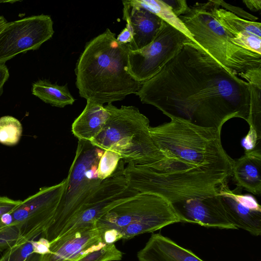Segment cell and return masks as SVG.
<instances>
[{
	"mask_svg": "<svg viewBox=\"0 0 261 261\" xmlns=\"http://www.w3.org/2000/svg\"><path fill=\"white\" fill-rule=\"evenodd\" d=\"M0 261H1V260H0Z\"/></svg>",
	"mask_w": 261,
	"mask_h": 261,
	"instance_id": "37",
	"label": "cell"
},
{
	"mask_svg": "<svg viewBox=\"0 0 261 261\" xmlns=\"http://www.w3.org/2000/svg\"><path fill=\"white\" fill-rule=\"evenodd\" d=\"M9 77V69L5 64H0V96L3 93V86Z\"/></svg>",
	"mask_w": 261,
	"mask_h": 261,
	"instance_id": "33",
	"label": "cell"
},
{
	"mask_svg": "<svg viewBox=\"0 0 261 261\" xmlns=\"http://www.w3.org/2000/svg\"><path fill=\"white\" fill-rule=\"evenodd\" d=\"M243 2L252 11L256 12L261 9L260 0H244Z\"/></svg>",
	"mask_w": 261,
	"mask_h": 261,
	"instance_id": "35",
	"label": "cell"
},
{
	"mask_svg": "<svg viewBox=\"0 0 261 261\" xmlns=\"http://www.w3.org/2000/svg\"><path fill=\"white\" fill-rule=\"evenodd\" d=\"M130 50L109 29L88 42L75 68L80 96L103 105L136 94L142 83L127 71Z\"/></svg>",
	"mask_w": 261,
	"mask_h": 261,
	"instance_id": "2",
	"label": "cell"
},
{
	"mask_svg": "<svg viewBox=\"0 0 261 261\" xmlns=\"http://www.w3.org/2000/svg\"><path fill=\"white\" fill-rule=\"evenodd\" d=\"M54 33L53 21L47 15L7 22L0 32V64L20 53L38 49Z\"/></svg>",
	"mask_w": 261,
	"mask_h": 261,
	"instance_id": "11",
	"label": "cell"
},
{
	"mask_svg": "<svg viewBox=\"0 0 261 261\" xmlns=\"http://www.w3.org/2000/svg\"><path fill=\"white\" fill-rule=\"evenodd\" d=\"M137 257L138 261H204L160 233H152Z\"/></svg>",
	"mask_w": 261,
	"mask_h": 261,
	"instance_id": "17",
	"label": "cell"
},
{
	"mask_svg": "<svg viewBox=\"0 0 261 261\" xmlns=\"http://www.w3.org/2000/svg\"><path fill=\"white\" fill-rule=\"evenodd\" d=\"M190 40L163 20L160 30L151 43L139 50L129 51L128 72L136 81L143 83L157 74Z\"/></svg>",
	"mask_w": 261,
	"mask_h": 261,
	"instance_id": "10",
	"label": "cell"
},
{
	"mask_svg": "<svg viewBox=\"0 0 261 261\" xmlns=\"http://www.w3.org/2000/svg\"><path fill=\"white\" fill-rule=\"evenodd\" d=\"M257 87H261L231 73L190 40L136 94L143 103L169 117L221 131L233 118L250 124L252 97Z\"/></svg>",
	"mask_w": 261,
	"mask_h": 261,
	"instance_id": "1",
	"label": "cell"
},
{
	"mask_svg": "<svg viewBox=\"0 0 261 261\" xmlns=\"http://www.w3.org/2000/svg\"><path fill=\"white\" fill-rule=\"evenodd\" d=\"M180 222L206 227L236 229L228 219L219 195L172 204Z\"/></svg>",
	"mask_w": 261,
	"mask_h": 261,
	"instance_id": "14",
	"label": "cell"
},
{
	"mask_svg": "<svg viewBox=\"0 0 261 261\" xmlns=\"http://www.w3.org/2000/svg\"><path fill=\"white\" fill-rule=\"evenodd\" d=\"M123 19L133 35L130 50H139L151 43L160 30L163 20L133 0H124Z\"/></svg>",
	"mask_w": 261,
	"mask_h": 261,
	"instance_id": "15",
	"label": "cell"
},
{
	"mask_svg": "<svg viewBox=\"0 0 261 261\" xmlns=\"http://www.w3.org/2000/svg\"><path fill=\"white\" fill-rule=\"evenodd\" d=\"M180 222L172 205L161 196L139 193L116 205L95 224L99 229H114L122 239L152 232Z\"/></svg>",
	"mask_w": 261,
	"mask_h": 261,
	"instance_id": "8",
	"label": "cell"
},
{
	"mask_svg": "<svg viewBox=\"0 0 261 261\" xmlns=\"http://www.w3.org/2000/svg\"><path fill=\"white\" fill-rule=\"evenodd\" d=\"M215 1L219 5L220 7L222 6L223 8H224L223 9L233 13L240 18L245 20L248 19L249 21H255V20L258 19L257 17L246 12L241 8L227 4L224 1L216 0Z\"/></svg>",
	"mask_w": 261,
	"mask_h": 261,
	"instance_id": "27",
	"label": "cell"
},
{
	"mask_svg": "<svg viewBox=\"0 0 261 261\" xmlns=\"http://www.w3.org/2000/svg\"><path fill=\"white\" fill-rule=\"evenodd\" d=\"M20 238V231L12 225L0 229V251L6 250L14 246Z\"/></svg>",
	"mask_w": 261,
	"mask_h": 261,
	"instance_id": "26",
	"label": "cell"
},
{
	"mask_svg": "<svg viewBox=\"0 0 261 261\" xmlns=\"http://www.w3.org/2000/svg\"><path fill=\"white\" fill-rule=\"evenodd\" d=\"M232 169L220 166L187 167L162 161L156 169L127 164L124 176L128 185L141 193L155 194L172 204L217 195L228 185Z\"/></svg>",
	"mask_w": 261,
	"mask_h": 261,
	"instance_id": "3",
	"label": "cell"
},
{
	"mask_svg": "<svg viewBox=\"0 0 261 261\" xmlns=\"http://www.w3.org/2000/svg\"><path fill=\"white\" fill-rule=\"evenodd\" d=\"M109 116L103 105L87 100L85 109L72 124V133L79 140L91 141L102 129Z\"/></svg>",
	"mask_w": 261,
	"mask_h": 261,
	"instance_id": "19",
	"label": "cell"
},
{
	"mask_svg": "<svg viewBox=\"0 0 261 261\" xmlns=\"http://www.w3.org/2000/svg\"><path fill=\"white\" fill-rule=\"evenodd\" d=\"M102 230L95 226L77 228L50 242L49 253L41 255L40 261H78L106 245Z\"/></svg>",
	"mask_w": 261,
	"mask_h": 261,
	"instance_id": "12",
	"label": "cell"
},
{
	"mask_svg": "<svg viewBox=\"0 0 261 261\" xmlns=\"http://www.w3.org/2000/svg\"><path fill=\"white\" fill-rule=\"evenodd\" d=\"M67 85L60 86L47 80H39L32 84V93L52 106L64 108L75 101Z\"/></svg>",
	"mask_w": 261,
	"mask_h": 261,
	"instance_id": "20",
	"label": "cell"
},
{
	"mask_svg": "<svg viewBox=\"0 0 261 261\" xmlns=\"http://www.w3.org/2000/svg\"><path fill=\"white\" fill-rule=\"evenodd\" d=\"M237 187L254 195L261 193L260 149L245 151L244 155L234 160L231 177Z\"/></svg>",
	"mask_w": 261,
	"mask_h": 261,
	"instance_id": "18",
	"label": "cell"
},
{
	"mask_svg": "<svg viewBox=\"0 0 261 261\" xmlns=\"http://www.w3.org/2000/svg\"><path fill=\"white\" fill-rule=\"evenodd\" d=\"M7 23V21L4 16L0 15V32L2 30Z\"/></svg>",
	"mask_w": 261,
	"mask_h": 261,
	"instance_id": "36",
	"label": "cell"
},
{
	"mask_svg": "<svg viewBox=\"0 0 261 261\" xmlns=\"http://www.w3.org/2000/svg\"><path fill=\"white\" fill-rule=\"evenodd\" d=\"M22 133V126L17 119L11 116L0 118V143L14 146L19 142Z\"/></svg>",
	"mask_w": 261,
	"mask_h": 261,
	"instance_id": "22",
	"label": "cell"
},
{
	"mask_svg": "<svg viewBox=\"0 0 261 261\" xmlns=\"http://www.w3.org/2000/svg\"><path fill=\"white\" fill-rule=\"evenodd\" d=\"M137 5L150 11L193 40L192 36L183 23L172 12L163 0H133Z\"/></svg>",
	"mask_w": 261,
	"mask_h": 261,
	"instance_id": "21",
	"label": "cell"
},
{
	"mask_svg": "<svg viewBox=\"0 0 261 261\" xmlns=\"http://www.w3.org/2000/svg\"><path fill=\"white\" fill-rule=\"evenodd\" d=\"M169 118V122L149 127L154 145L165 155L196 166L232 168L234 160L222 147L221 130Z\"/></svg>",
	"mask_w": 261,
	"mask_h": 261,
	"instance_id": "6",
	"label": "cell"
},
{
	"mask_svg": "<svg viewBox=\"0 0 261 261\" xmlns=\"http://www.w3.org/2000/svg\"><path fill=\"white\" fill-rule=\"evenodd\" d=\"M237 187L231 190L224 186L219 195L227 217L236 229L241 228L257 237L261 234V206L250 194H242Z\"/></svg>",
	"mask_w": 261,
	"mask_h": 261,
	"instance_id": "13",
	"label": "cell"
},
{
	"mask_svg": "<svg viewBox=\"0 0 261 261\" xmlns=\"http://www.w3.org/2000/svg\"><path fill=\"white\" fill-rule=\"evenodd\" d=\"M35 240L15 245L5 251L0 260L1 261H40L41 255L36 252Z\"/></svg>",
	"mask_w": 261,
	"mask_h": 261,
	"instance_id": "23",
	"label": "cell"
},
{
	"mask_svg": "<svg viewBox=\"0 0 261 261\" xmlns=\"http://www.w3.org/2000/svg\"><path fill=\"white\" fill-rule=\"evenodd\" d=\"M105 107L109 116L101 132L90 141L93 145L116 152L125 163L149 169L168 158L154 145L149 120L137 108H118L112 103Z\"/></svg>",
	"mask_w": 261,
	"mask_h": 261,
	"instance_id": "5",
	"label": "cell"
},
{
	"mask_svg": "<svg viewBox=\"0 0 261 261\" xmlns=\"http://www.w3.org/2000/svg\"><path fill=\"white\" fill-rule=\"evenodd\" d=\"M121 160V156L116 152L105 150L97 165L98 178L103 181L111 177L116 171Z\"/></svg>",
	"mask_w": 261,
	"mask_h": 261,
	"instance_id": "24",
	"label": "cell"
},
{
	"mask_svg": "<svg viewBox=\"0 0 261 261\" xmlns=\"http://www.w3.org/2000/svg\"><path fill=\"white\" fill-rule=\"evenodd\" d=\"M13 225V218L11 212L0 217V229Z\"/></svg>",
	"mask_w": 261,
	"mask_h": 261,
	"instance_id": "34",
	"label": "cell"
},
{
	"mask_svg": "<svg viewBox=\"0 0 261 261\" xmlns=\"http://www.w3.org/2000/svg\"><path fill=\"white\" fill-rule=\"evenodd\" d=\"M13 200L6 196H0V217L12 212L21 202Z\"/></svg>",
	"mask_w": 261,
	"mask_h": 261,
	"instance_id": "30",
	"label": "cell"
},
{
	"mask_svg": "<svg viewBox=\"0 0 261 261\" xmlns=\"http://www.w3.org/2000/svg\"><path fill=\"white\" fill-rule=\"evenodd\" d=\"M102 230V241L106 244H114L115 242L122 239L121 234L114 229H106Z\"/></svg>",
	"mask_w": 261,
	"mask_h": 261,
	"instance_id": "31",
	"label": "cell"
},
{
	"mask_svg": "<svg viewBox=\"0 0 261 261\" xmlns=\"http://www.w3.org/2000/svg\"><path fill=\"white\" fill-rule=\"evenodd\" d=\"M66 184L65 178L57 185L40 188L37 193L21 201L11 212L13 225L20 231V238L16 244L35 240L49 227Z\"/></svg>",
	"mask_w": 261,
	"mask_h": 261,
	"instance_id": "9",
	"label": "cell"
},
{
	"mask_svg": "<svg viewBox=\"0 0 261 261\" xmlns=\"http://www.w3.org/2000/svg\"><path fill=\"white\" fill-rule=\"evenodd\" d=\"M103 151L89 141H78L63 194L51 224L41 237L49 242L59 238L101 184L97 165Z\"/></svg>",
	"mask_w": 261,
	"mask_h": 261,
	"instance_id": "7",
	"label": "cell"
},
{
	"mask_svg": "<svg viewBox=\"0 0 261 261\" xmlns=\"http://www.w3.org/2000/svg\"><path fill=\"white\" fill-rule=\"evenodd\" d=\"M133 39V35L127 27H125L117 36V41L122 44H129Z\"/></svg>",
	"mask_w": 261,
	"mask_h": 261,
	"instance_id": "32",
	"label": "cell"
},
{
	"mask_svg": "<svg viewBox=\"0 0 261 261\" xmlns=\"http://www.w3.org/2000/svg\"><path fill=\"white\" fill-rule=\"evenodd\" d=\"M163 1L177 17L184 14L189 8L187 2L185 0H163Z\"/></svg>",
	"mask_w": 261,
	"mask_h": 261,
	"instance_id": "29",
	"label": "cell"
},
{
	"mask_svg": "<svg viewBox=\"0 0 261 261\" xmlns=\"http://www.w3.org/2000/svg\"><path fill=\"white\" fill-rule=\"evenodd\" d=\"M178 17L193 40L231 73L261 86V55L233 43L213 15L210 1L189 6Z\"/></svg>",
	"mask_w": 261,
	"mask_h": 261,
	"instance_id": "4",
	"label": "cell"
},
{
	"mask_svg": "<svg viewBox=\"0 0 261 261\" xmlns=\"http://www.w3.org/2000/svg\"><path fill=\"white\" fill-rule=\"evenodd\" d=\"M261 136H259L256 130L252 127H249L248 134L242 140V145L245 151H248L256 148L257 141H259Z\"/></svg>",
	"mask_w": 261,
	"mask_h": 261,
	"instance_id": "28",
	"label": "cell"
},
{
	"mask_svg": "<svg viewBox=\"0 0 261 261\" xmlns=\"http://www.w3.org/2000/svg\"><path fill=\"white\" fill-rule=\"evenodd\" d=\"M214 17L230 35L234 44L261 55V24L240 18L210 1Z\"/></svg>",
	"mask_w": 261,
	"mask_h": 261,
	"instance_id": "16",
	"label": "cell"
},
{
	"mask_svg": "<svg viewBox=\"0 0 261 261\" xmlns=\"http://www.w3.org/2000/svg\"><path fill=\"white\" fill-rule=\"evenodd\" d=\"M122 258V252L117 248L114 244H106L78 261H119Z\"/></svg>",
	"mask_w": 261,
	"mask_h": 261,
	"instance_id": "25",
	"label": "cell"
}]
</instances>
